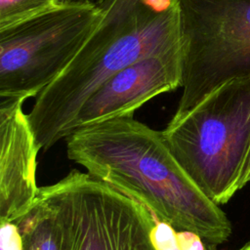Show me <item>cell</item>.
Segmentation results:
<instances>
[{"label": "cell", "instance_id": "1", "mask_svg": "<svg viewBox=\"0 0 250 250\" xmlns=\"http://www.w3.org/2000/svg\"><path fill=\"white\" fill-rule=\"evenodd\" d=\"M65 141L71 161L142 203L156 220L193 231L214 245L231 234L226 214L184 170L162 132L134 115L78 128Z\"/></svg>", "mask_w": 250, "mask_h": 250}, {"label": "cell", "instance_id": "2", "mask_svg": "<svg viewBox=\"0 0 250 250\" xmlns=\"http://www.w3.org/2000/svg\"><path fill=\"white\" fill-rule=\"evenodd\" d=\"M180 45L179 0H109L97 27L27 114L40 149L73 132L85 102L112 75Z\"/></svg>", "mask_w": 250, "mask_h": 250}, {"label": "cell", "instance_id": "3", "mask_svg": "<svg viewBox=\"0 0 250 250\" xmlns=\"http://www.w3.org/2000/svg\"><path fill=\"white\" fill-rule=\"evenodd\" d=\"M172 153L217 204L237 191L250 142V75L233 78L162 131Z\"/></svg>", "mask_w": 250, "mask_h": 250}, {"label": "cell", "instance_id": "4", "mask_svg": "<svg viewBox=\"0 0 250 250\" xmlns=\"http://www.w3.org/2000/svg\"><path fill=\"white\" fill-rule=\"evenodd\" d=\"M183 94L172 119L222 84L250 75V0H179Z\"/></svg>", "mask_w": 250, "mask_h": 250}, {"label": "cell", "instance_id": "5", "mask_svg": "<svg viewBox=\"0 0 250 250\" xmlns=\"http://www.w3.org/2000/svg\"><path fill=\"white\" fill-rule=\"evenodd\" d=\"M103 9L58 6L0 29V98L37 97L69 64Z\"/></svg>", "mask_w": 250, "mask_h": 250}, {"label": "cell", "instance_id": "6", "mask_svg": "<svg viewBox=\"0 0 250 250\" xmlns=\"http://www.w3.org/2000/svg\"><path fill=\"white\" fill-rule=\"evenodd\" d=\"M47 187L60 210L63 250H156L155 217L114 187L78 170Z\"/></svg>", "mask_w": 250, "mask_h": 250}, {"label": "cell", "instance_id": "7", "mask_svg": "<svg viewBox=\"0 0 250 250\" xmlns=\"http://www.w3.org/2000/svg\"><path fill=\"white\" fill-rule=\"evenodd\" d=\"M183 86L181 45L145 57L112 75L85 102L73 131L110 118L134 115L154 97Z\"/></svg>", "mask_w": 250, "mask_h": 250}, {"label": "cell", "instance_id": "8", "mask_svg": "<svg viewBox=\"0 0 250 250\" xmlns=\"http://www.w3.org/2000/svg\"><path fill=\"white\" fill-rule=\"evenodd\" d=\"M25 100L1 98L0 103V222H15L33 204L37 154L40 149L27 114Z\"/></svg>", "mask_w": 250, "mask_h": 250}, {"label": "cell", "instance_id": "9", "mask_svg": "<svg viewBox=\"0 0 250 250\" xmlns=\"http://www.w3.org/2000/svg\"><path fill=\"white\" fill-rule=\"evenodd\" d=\"M14 223L21 235V250H63L60 210L47 186L39 188L31 207Z\"/></svg>", "mask_w": 250, "mask_h": 250}, {"label": "cell", "instance_id": "10", "mask_svg": "<svg viewBox=\"0 0 250 250\" xmlns=\"http://www.w3.org/2000/svg\"><path fill=\"white\" fill-rule=\"evenodd\" d=\"M56 0H0V29L57 8Z\"/></svg>", "mask_w": 250, "mask_h": 250}, {"label": "cell", "instance_id": "11", "mask_svg": "<svg viewBox=\"0 0 250 250\" xmlns=\"http://www.w3.org/2000/svg\"><path fill=\"white\" fill-rule=\"evenodd\" d=\"M151 240L156 250H179L177 229L168 223L156 220Z\"/></svg>", "mask_w": 250, "mask_h": 250}, {"label": "cell", "instance_id": "12", "mask_svg": "<svg viewBox=\"0 0 250 250\" xmlns=\"http://www.w3.org/2000/svg\"><path fill=\"white\" fill-rule=\"evenodd\" d=\"M179 250H208L211 243L190 230H177Z\"/></svg>", "mask_w": 250, "mask_h": 250}, {"label": "cell", "instance_id": "13", "mask_svg": "<svg viewBox=\"0 0 250 250\" xmlns=\"http://www.w3.org/2000/svg\"><path fill=\"white\" fill-rule=\"evenodd\" d=\"M109 0H56L59 6H87L103 9Z\"/></svg>", "mask_w": 250, "mask_h": 250}, {"label": "cell", "instance_id": "14", "mask_svg": "<svg viewBox=\"0 0 250 250\" xmlns=\"http://www.w3.org/2000/svg\"><path fill=\"white\" fill-rule=\"evenodd\" d=\"M249 183H250V142H249L248 148L244 157V161L240 170V174L237 182V189L239 190Z\"/></svg>", "mask_w": 250, "mask_h": 250}, {"label": "cell", "instance_id": "15", "mask_svg": "<svg viewBox=\"0 0 250 250\" xmlns=\"http://www.w3.org/2000/svg\"><path fill=\"white\" fill-rule=\"evenodd\" d=\"M238 250H250V242L246 243L243 247H241V248L238 249Z\"/></svg>", "mask_w": 250, "mask_h": 250}, {"label": "cell", "instance_id": "16", "mask_svg": "<svg viewBox=\"0 0 250 250\" xmlns=\"http://www.w3.org/2000/svg\"><path fill=\"white\" fill-rule=\"evenodd\" d=\"M208 250H217V249H216V245H214V244H210V245H209Z\"/></svg>", "mask_w": 250, "mask_h": 250}]
</instances>
